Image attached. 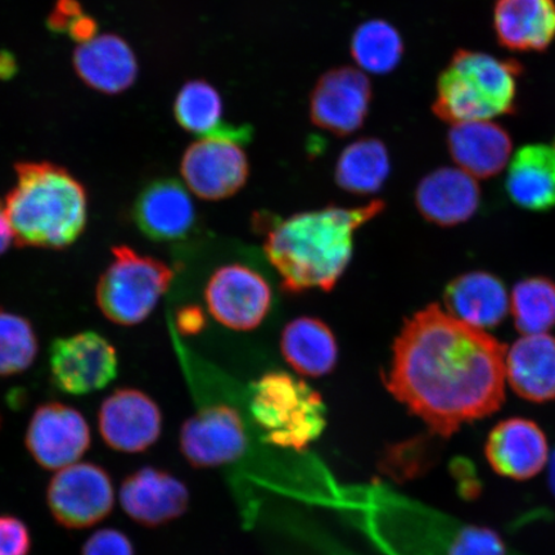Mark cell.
<instances>
[{
	"label": "cell",
	"mask_w": 555,
	"mask_h": 555,
	"mask_svg": "<svg viewBox=\"0 0 555 555\" xmlns=\"http://www.w3.org/2000/svg\"><path fill=\"white\" fill-rule=\"evenodd\" d=\"M505 353L488 332L434 304L402 325L384 384L429 431L449 437L501 409Z\"/></svg>",
	"instance_id": "cell-1"
},
{
	"label": "cell",
	"mask_w": 555,
	"mask_h": 555,
	"mask_svg": "<svg viewBox=\"0 0 555 555\" xmlns=\"http://www.w3.org/2000/svg\"><path fill=\"white\" fill-rule=\"evenodd\" d=\"M385 207L384 201L374 199L365 206H327L287 219L259 217L256 227L266 233L263 251L280 274L283 289L301 294L335 288L351 261L358 229Z\"/></svg>",
	"instance_id": "cell-2"
},
{
	"label": "cell",
	"mask_w": 555,
	"mask_h": 555,
	"mask_svg": "<svg viewBox=\"0 0 555 555\" xmlns=\"http://www.w3.org/2000/svg\"><path fill=\"white\" fill-rule=\"evenodd\" d=\"M15 171L16 183L4 205L17 246L64 249L74 245L88 221L85 185L52 163L23 162Z\"/></svg>",
	"instance_id": "cell-3"
},
{
	"label": "cell",
	"mask_w": 555,
	"mask_h": 555,
	"mask_svg": "<svg viewBox=\"0 0 555 555\" xmlns=\"http://www.w3.org/2000/svg\"><path fill=\"white\" fill-rule=\"evenodd\" d=\"M522 72L515 60L456 51L437 80L434 114L451 125L515 114Z\"/></svg>",
	"instance_id": "cell-4"
},
{
	"label": "cell",
	"mask_w": 555,
	"mask_h": 555,
	"mask_svg": "<svg viewBox=\"0 0 555 555\" xmlns=\"http://www.w3.org/2000/svg\"><path fill=\"white\" fill-rule=\"evenodd\" d=\"M249 409L263 440L278 448L307 449L327 426L322 395L286 372H270L256 380Z\"/></svg>",
	"instance_id": "cell-5"
},
{
	"label": "cell",
	"mask_w": 555,
	"mask_h": 555,
	"mask_svg": "<svg viewBox=\"0 0 555 555\" xmlns=\"http://www.w3.org/2000/svg\"><path fill=\"white\" fill-rule=\"evenodd\" d=\"M113 255L96 286V304L108 321L130 327L155 310L171 286L173 272L165 262L128 246H115Z\"/></svg>",
	"instance_id": "cell-6"
},
{
	"label": "cell",
	"mask_w": 555,
	"mask_h": 555,
	"mask_svg": "<svg viewBox=\"0 0 555 555\" xmlns=\"http://www.w3.org/2000/svg\"><path fill=\"white\" fill-rule=\"evenodd\" d=\"M47 503L55 522L69 530L88 529L113 511V481L99 464L78 462L53 476L47 489Z\"/></svg>",
	"instance_id": "cell-7"
},
{
	"label": "cell",
	"mask_w": 555,
	"mask_h": 555,
	"mask_svg": "<svg viewBox=\"0 0 555 555\" xmlns=\"http://www.w3.org/2000/svg\"><path fill=\"white\" fill-rule=\"evenodd\" d=\"M50 372L54 387L68 395L102 390L119 372L113 344L95 332L55 339L50 349Z\"/></svg>",
	"instance_id": "cell-8"
},
{
	"label": "cell",
	"mask_w": 555,
	"mask_h": 555,
	"mask_svg": "<svg viewBox=\"0 0 555 555\" xmlns=\"http://www.w3.org/2000/svg\"><path fill=\"white\" fill-rule=\"evenodd\" d=\"M208 311L224 327L233 331L258 328L272 308L273 293L256 270L229 263L215 270L207 282Z\"/></svg>",
	"instance_id": "cell-9"
},
{
	"label": "cell",
	"mask_w": 555,
	"mask_h": 555,
	"mask_svg": "<svg viewBox=\"0 0 555 555\" xmlns=\"http://www.w3.org/2000/svg\"><path fill=\"white\" fill-rule=\"evenodd\" d=\"M180 172L197 197L220 201L245 186L249 164L241 143L225 138H201L185 150Z\"/></svg>",
	"instance_id": "cell-10"
},
{
	"label": "cell",
	"mask_w": 555,
	"mask_h": 555,
	"mask_svg": "<svg viewBox=\"0 0 555 555\" xmlns=\"http://www.w3.org/2000/svg\"><path fill=\"white\" fill-rule=\"evenodd\" d=\"M373 89L363 72L350 66L330 69L310 94V119L337 137L356 133L370 114Z\"/></svg>",
	"instance_id": "cell-11"
},
{
	"label": "cell",
	"mask_w": 555,
	"mask_h": 555,
	"mask_svg": "<svg viewBox=\"0 0 555 555\" xmlns=\"http://www.w3.org/2000/svg\"><path fill=\"white\" fill-rule=\"evenodd\" d=\"M25 442L40 467L60 470L78 463L87 453L90 428L75 408L47 402L34 412Z\"/></svg>",
	"instance_id": "cell-12"
},
{
	"label": "cell",
	"mask_w": 555,
	"mask_h": 555,
	"mask_svg": "<svg viewBox=\"0 0 555 555\" xmlns=\"http://www.w3.org/2000/svg\"><path fill=\"white\" fill-rule=\"evenodd\" d=\"M247 437L241 415L228 405L203 409L184 422L180 449L193 467L212 468L238 460Z\"/></svg>",
	"instance_id": "cell-13"
},
{
	"label": "cell",
	"mask_w": 555,
	"mask_h": 555,
	"mask_svg": "<svg viewBox=\"0 0 555 555\" xmlns=\"http://www.w3.org/2000/svg\"><path fill=\"white\" fill-rule=\"evenodd\" d=\"M102 439L120 453H142L158 440L163 415L147 393L119 388L102 402L99 413Z\"/></svg>",
	"instance_id": "cell-14"
},
{
	"label": "cell",
	"mask_w": 555,
	"mask_h": 555,
	"mask_svg": "<svg viewBox=\"0 0 555 555\" xmlns=\"http://www.w3.org/2000/svg\"><path fill=\"white\" fill-rule=\"evenodd\" d=\"M485 455L498 475L526 481L547 466L551 449L543 429L535 422L509 418L492 428L486 441Z\"/></svg>",
	"instance_id": "cell-15"
},
{
	"label": "cell",
	"mask_w": 555,
	"mask_h": 555,
	"mask_svg": "<svg viewBox=\"0 0 555 555\" xmlns=\"http://www.w3.org/2000/svg\"><path fill=\"white\" fill-rule=\"evenodd\" d=\"M133 219L151 241L176 242L186 238L197 218L185 186L177 179L159 178L139 192Z\"/></svg>",
	"instance_id": "cell-16"
},
{
	"label": "cell",
	"mask_w": 555,
	"mask_h": 555,
	"mask_svg": "<svg viewBox=\"0 0 555 555\" xmlns=\"http://www.w3.org/2000/svg\"><path fill=\"white\" fill-rule=\"evenodd\" d=\"M120 504L137 524L157 527L184 515L190 504V492L168 472L144 467L122 481Z\"/></svg>",
	"instance_id": "cell-17"
},
{
	"label": "cell",
	"mask_w": 555,
	"mask_h": 555,
	"mask_svg": "<svg viewBox=\"0 0 555 555\" xmlns=\"http://www.w3.org/2000/svg\"><path fill=\"white\" fill-rule=\"evenodd\" d=\"M481 191L477 179L460 168H440L421 180L415 205L422 217L439 227L467 221L478 210Z\"/></svg>",
	"instance_id": "cell-18"
},
{
	"label": "cell",
	"mask_w": 555,
	"mask_h": 555,
	"mask_svg": "<svg viewBox=\"0 0 555 555\" xmlns=\"http://www.w3.org/2000/svg\"><path fill=\"white\" fill-rule=\"evenodd\" d=\"M74 67L88 87L106 94L125 92L139 74L135 53L114 34L101 35L76 48Z\"/></svg>",
	"instance_id": "cell-19"
},
{
	"label": "cell",
	"mask_w": 555,
	"mask_h": 555,
	"mask_svg": "<svg viewBox=\"0 0 555 555\" xmlns=\"http://www.w3.org/2000/svg\"><path fill=\"white\" fill-rule=\"evenodd\" d=\"M451 158L476 179L498 176L509 164L512 139L501 125L491 121L453 124L448 133Z\"/></svg>",
	"instance_id": "cell-20"
},
{
	"label": "cell",
	"mask_w": 555,
	"mask_h": 555,
	"mask_svg": "<svg viewBox=\"0 0 555 555\" xmlns=\"http://www.w3.org/2000/svg\"><path fill=\"white\" fill-rule=\"evenodd\" d=\"M499 44L513 52H545L555 40V0H496Z\"/></svg>",
	"instance_id": "cell-21"
},
{
	"label": "cell",
	"mask_w": 555,
	"mask_h": 555,
	"mask_svg": "<svg viewBox=\"0 0 555 555\" xmlns=\"http://www.w3.org/2000/svg\"><path fill=\"white\" fill-rule=\"evenodd\" d=\"M443 302L450 315L482 331L501 324L511 307L503 282L486 272L455 278L443 293Z\"/></svg>",
	"instance_id": "cell-22"
},
{
	"label": "cell",
	"mask_w": 555,
	"mask_h": 555,
	"mask_svg": "<svg viewBox=\"0 0 555 555\" xmlns=\"http://www.w3.org/2000/svg\"><path fill=\"white\" fill-rule=\"evenodd\" d=\"M505 378L519 398L531 402L555 399V337L522 336L505 353Z\"/></svg>",
	"instance_id": "cell-23"
},
{
	"label": "cell",
	"mask_w": 555,
	"mask_h": 555,
	"mask_svg": "<svg viewBox=\"0 0 555 555\" xmlns=\"http://www.w3.org/2000/svg\"><path fill=\"white\" fill-rule=\"evenodd\" d=\"M508 165L505 190L513 204L530 211L555 207V145H524Z\"/></svg>",
	"instance_id": "cell-24"
},
{
	"label": "cell",
	"mask_w": 555,
	"mask_h": 555,
	"mask_svg": "<svg viewBox=\"0 0 555 555\" xmlns=\"http://www.w3.org/2000/svg\"><path fill=\"white\" fill-rule=\"evenodd\" d=\"M173 115L180 127L201 138H225L242 145L253 138L248 125L235 127L223 120V100L218 89L206 80L185 82L173 103Z\"/></svg>",
	"instance_id": "cell-25"
},
{
	"label": "cell",
	"mask_w": 555,
	"mask_h": 555,
	"mask_svg": "<svg viewBox=\"0 0 555 555\" xmlns=\"http://www.w3.org/2000/svg\"><path fill=\"white\" fill-rule=\"evenodd\" d=\"M281 351L293 370L308 377H323L338 362L335 333L321 319L312 317L296 318L284 327Z\"/></svg>",
	"instance_id": "cell-26"
},
{
	"label": "cell",
	"mask_w": 555,
	"mask_h": 555,
	"mask_svg": "<svg viewBox=\"0 0 555 555\" xmlns=\"http://www.w3.org/2000/svg\"><path fill=\"white\" fill-rule=\"evenodd\" d=\"M390 155L377 138H362L347 145L339 155L335 179L339 189L367 196L380 191L390 177Z\"/></svg>",
	"instance_id": "cell-27"
},
{
	"label": "cell",
	"mask_w": 555,
	"mask_h": 555,
	"mask_svg": "<svg viewBox=\"0 0 555 555\" xmlns=\"http://www.w3.org/2000/svg\"><path fill=\"white\" fill-rule=\"evenodd\" d=\"M350 51L353 61L365 72L384 75L399 66L404 41L387 21L370 20L353 33Z\"/></svg>",
	"instance_id": "cell-28"
},
{
	"label": "cell",
	"mask_w": 555,
	"mask_h": 555,
	"mask_svg": "<svg viewBox=\"0 0 555 555\" xmlns=\"http://www.w3.org/2000/svg\"><path fill=\"white\" fill-rule=\"evenodd\" d=\"M511 307L517 330L524 336L541 335L555 325V283L532 276L513 288Z\"/></svg>",
	"instance_id": "cell-29"
},
{
	"label": "cell",
	"mask_w": 555,
	"mask_h": 555,
	"mask_svg": "<svg viewBox=\"0 0 555 555\" xmlns=\"http://www.w3.org/2000/svg\"><path fill=\"white\" fill-rule=\"evenodd\" d=\"M38 353V337L26 318L0 310V376L23 373Z\"/></svg>",
	"instance_id": "cell-30"
},
{
	"label": "cell",
	"mask_w": 555,
	"mask_h": 555,
	"mask_svg": "<svg viewBox=\"0 0 555 555\" xmlns=\"http://www.w3.org/2000/svg\"><path fill=\"white\" fill-rule=\"evenodd\" d=\"M30 550V531L23 520L0 516V555H29Z\"/></svg>",
	"instance_id": "cell-31"
},
{
	"label": "cell",
	"mask_w": 555,
	"mask_h": 555,
	"mask_svg": "<svg viewBox=\"0 0 555 555\" xmlns=\"http://www.w3.org/2000/svg\"><path fill=\"white\" fill-rule=\"evenodd\" d=\"M81 555H134V547L121 531L102 529L86 541Z\"/></svg>",
	"instance_id": "cell-32"
},
{
	"label": "cell",
	"mask_w": 555,
	"mask_h": 555,
	"mask_svg": "<svg viewBox=\"0 0 555 555\" xmlns=\"http://www.w3.org/2000/svg\"><path fill=\"white\" fill-rule=\"evenodd\" d=\"M79 0H57L50 17L47 20L48 29L54 34L67 33L73 21L82 15Z\"/></svg>",
	"instance_id": "cell-33"
},
{
	"label": "cell",
	"mask_w": 555,
	"mask_h": 555,
	"mask_svg": "<svg viewBox=\"0 0 555 555\" xmlns=\"http://www.w3.org/2000/svg\"><path fill=\"white\" fill-rule=\"evenodd\" d=\"M205 314L196 307H185L178 311L177 325L180 332L186 336L197 335L205 327Z\"/></svg>",
	"instance_id": "cell-34"
},
{
	"label": "cell",
	"mask_w": 555,
	"mask_h": 555,
	"mask_svg": "<svg viewBox=\"0 0 555 555\" xmlns=\"http://www.w3.org/2000/svg\"><path fill=\"white\" fill-rule=\"evenodd\" d=\"M96 33H99V24L93 17L85 15V13L74 20L67 30L68 37L80 44L88 43V41L99 37Z\"/></svg>",
	"instance_id": "cell-35"
},
{
	"label": "cell",
	"mask_w": 555,
	"mask_h": 555,
	"mask_svg": "<svg viewBox=\"0 0 555 555\" xmlns=\"http://www.w3.org/2000/svg\"><path fill=\"white\" fill-rule=\"evenodd\" d=\"M13 233L7 217L5 205L0 199V256H2L11 245Z\"/></svg>",
	"instance_id": "cell-36"
},
{
	"label": "cell",
	"mask_w": 555,
	"mask_h": 555,
	"mask_svg": "<svg viewBox=\"0 0 555 555\" xmlns=\"http://www.w3.org/2000/svg\"><path fill=\"white\" fill-rule=\"evenodd\" d=\"M17 61L11 52H0V80L12 79L17 74Z\"/></svg>",
	"instance_id": "cell-37"
},
{
	"label": "cell",
	"mask_w": 555,
	"mask_h": 555,
	"mask_svg": "<svg viewBox=\"0 0 555 555\" xmlns=\"http://www.w3.org/2000/svg\"><path fill=\"white\" fill-rule=\"evenodd\" d=\"M547 469H550V485L555 495V450L551 453L550 462H547Z\"/></svg>",
	"instance_id": "cell-38"
},
{
	"label": "cell",
	"mask_w": 555,
	"mask_h": 555,
	"mask_svg": "<svg viewBox=\"0 0 555 555\" xmlns=\"http://www.w3.org/2000/svg\"><path fill=\"white\" fill-rule=\"evenodd\" d=\"M555 145V144H554Z\"/></svg>",
	"instance_id": "cell-39"
}]
</instances>
